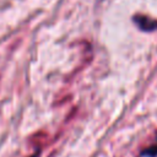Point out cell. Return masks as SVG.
<instances>
[{
	"label": "cell",
	"mask_w": 157,
	"mask_h": 157,
	"mask_svg": "<svg viewBox=\"0 0 157 157\" xmlns=\"http://www.w3.org/2000/svg\"><path fill=\"white\" fill-rule=\"evenodd\" d=\"M142 155L144 156H147V157H156L157 156V144L156 145H152L147 148H145L142 151Z\"/></svg>",
	"instance_id": "cell-1"
}]
</instances>
